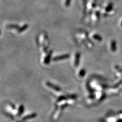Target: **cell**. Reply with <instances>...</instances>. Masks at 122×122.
<instances>
[{
	"mask_svg": "<svg viewBox=\"0 0 122 122\" xmlns=\"http://www.w3.org/2000/svg\"><path fill=\"white\" fill-rule=\"evenodd\" d=\"M70 0H67V1H66V4H67V5H68V4L70 2Z\"/></svg>",
	"mask_w": 122,
	"mask_h": 122,
	"instance_id": "6da1fadb",
	"label": "cell"
}]
</instances>
